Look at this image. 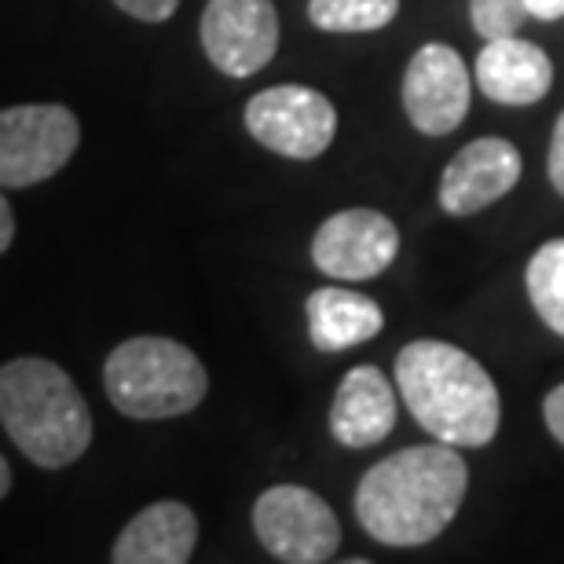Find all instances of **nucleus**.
<instances>
[{"label": "nucleus", "instance_id": "9", "mask_svg": "<svg viewBox=\"0 0 564 564\" xmlns=\"http://www.w3.org/2000/svg\"><path fill=\"white\" fill-rule=\"evenodd\" d=\"M469 66L451 44H422L403 74V110L425 137H447L469 115Z\"/></svg>", "mask_w": 564, "mask_h": 564}, {"label": "nucleus", "instance_id": "1", "mask_svg": "<svg viewBox=\"0 0 564 564\" xmlns=\"http://www.w3.org/2000/svg\"><path fill=\"white\" fill-rule=\"evenodd\" d=\"M469 466L451 444H419L381 458L356 488V517L386 546H425L455 521Z\"/></svg>", "mask_w": 564, "mask_h": 564}, {"label": "nucleus", "instance_id": "10", "mask_svg": "<svg viewBox=\"0 0 564 564\" xmlns=\"http://www.w3.org/2000/svg\"><path fill=\"white\" fill-rule=\"evenodd\" d=\"M400 253V231L378 209H341L319 224L312 239V264L341 282L381 275Z\"/></svg>", "mask_w": 564, "mask_h": 564}, {"label": "nucleus", "instance_id": "22", "mask_svg": "<svg viewBox=\"0 0 564 564\" xmlns=\"http://www.w3.org/2000/svg\"><path fill=\"white\" fill-rule=\"evenodd\" d=\"M528 15L539 19V22L564 19V0H528Z\"/></svg>", "mask_w": 564, "mask_h": 564}, {"label": "nucleus", "instance_id": "24", "mask_svg": "<svg viewBox=\"0 0 564 564\" xmlns=\"http://www.w3.org/2000/svg\"><path fill=\"white\" fill-rule=\"evenodd\" d=\"M8 491H11V466L4 462V455H0V502L8 499Z\"/></svg>", "mask_w": 564, "mask_h": 564}, {"label": "nucleus", "instance_id": "8", "mask_svg": "<svg viewBox=\"0 0 564 564\" xmlns=\"http://www.w3.org/2000/svg\"><path fill=\"white\" fill-rule=\"evenodd\" d=\"M198 33L220 74L253 77L279 52V11L272 0H209Z\"/></svg>", "mask_w": 564, "mask_h": 564}, {"label": "nucleus", "instance_id": "23", "mask_svg": "<svg viewBox=\"0 0 564 564\" xmlns=\"http://www.w3.org/2000/svg\"><path fill=\"white\" fill-rule=\"evenodd\" d=\"M11 239H15V213H11L8 198L0 195V253L8 250Z\"/></svg>", "mask_w": 564, "mask_h": 564}, {"label": "nucleus", "instance_id": "2", "mask_svg": "<svg viewBox=\"0 0 564 564\" xmlns=\"http://www.w3.org/2000/svg\"><path fill=\"white\" fill-rule=\"evenodd\" d=\"M397 389L414 422L440 444L484 447L499 433V389L466 348L411 341L397 356Z\"/></svg>", "mask_w": 564, "mask_h": 564}, {"label": "nucleus", "instance_id": "11", "mask_svg": "<svg viewBox=\"0 0 564 564\" xmlns=\"http://www.w3.org/2000/svg\"><path fill=\"white\" fill-rule=\"evenodd\" d=\"M521 151L502 137H480L466 143L451 158L440 176V206L451 217H473V213L495 206L521 180Z\"/></svg>", "mask_w": 564, "mask_h": 564}, {"label": "nucleus", "instance_id": "19", "mask_svg": "<svg viewBox=\"0 0 564 564\" xmlns=\"http://www.w3.org/2000/svg\"><path fill=\"white\" fill-rule=\"evenodd\" d=\"M115 4L140 22H165L176 15L180 0H115Z\"/></svg>", "mask_w": 564, "mask_h": 564}, {"label": "nucleus", "instance_id": "3", "mask_svg": "<svg viewBox=\"0 0 564 564\" xmlns=\"http://www.w3.org/2000/svg\"><path fill=\"white\" fill-rule=\"evenodd\" d=\"M0 422L11 444L41 469H66L93 444V411L74 378L41 356L0 367Z\"/></svg>", "mask_w": 564, "mask_h": 564}, {"label": "nucleus", "instance_id": "4", "mask_svg": "<svg viewBox=\"0 0 564 564\" xmlns=\"http://www.w3.org/2000/svg\"><path fill=\"white\" fill-rule=\"evenodd\" d=\"M104 389L126 419L162 422L195 411L209 392V375L187 345L143 334L107 356Z\"/></svg>", "mask_w": 564, "mask_h": 564}, {"label": "nucleus", "instance_id": "21", "mask_svg": "<svg viewBox=\"0 0 564 564\" xmlns=\"http://www.w3.org/2000/svg\"><path fill=\"white\" fill-rule=\"evenodd\" d=\"M543 419L557 444H564V381L557 389H550V397L543 400Z\"/></svg>", "mask_w": 564, "mask_h": 564}, {"label": "nucleus", "instance_id": "6", "mask_svg": "<svg viewBox=\"0 0 564 564\" xmlns=\"http://www.w3.org/2000/svg\"><path fill=\"white\" fill-rule=\"evenodd\" d=\"M253 532L275 561L319 564L341 546V524L319 495L301 484H275L253 502Z\"/></svg>", "mask_w": 564, "mask_h": 564}, {"label": "nucleus", "instance_id": "14", "mask_svg": "<svg viewBox=\"0 0 564 564\" xmlns=\"http://www.w3.org/2000/svg\"><path fill=\"white\" fill-rule=\"evenodd\" d=\"M198 546V517L187 502H151L115 539V564H184Z\"/></svg>", "mask_w": 564, "mask_h": 564}, {"label": "nucleus", "instance_id": "13", "mask_svg": "<svg viewBox=\"0 0 564 564\" xmlns=\"http://www.w3.org/2000/svg\"><path fill=\"white\" fill-rule=\"evenodd\" d=\"M397 392L378 367H352L330 403V433L345 447H375L397 425Z\"/></svg>", "mask_w": 564, "mask_h": 564}, {"label": "nucleus", "instance_id": "15", "mask_svg": "<svg viewBox=\"0 0 564 564\" xmlns=\"http://www.w3.org/2000/svg\"><path fill=\"white\" fill-rule=\"evenodd\" d=\"M304 315H308V337L319 352H345V348L370 341L386 326L378 301L345 286L315 290L304 301Z\"/></svg>", "mask_w": 564, "mask_h": 564}, {"label": "nucleus", "instance_id": "12", "mask_svg": "<svg viewBox=\"0 0 564 564\" xmlns=\"http://www.w3.org/2000/svg\"><path fill=\"white\" fill-rule=\"evenodd\" d=\"M480 93L502 107H535L554 85V63L539 44L517 37H495L477 55Z\"/></svg>", "mask_w": 564, "mask_h": 564}, {"label": "nucleus", "instance_id": "18", "mask_svg": "<svg viewBox=\"0 0 564 564\" xmlns=\"http://www.w3.org/2000/svg\"><path fill=\"white\" fill-rule=\"evenodd\" d=\"M469 19L484 41H495L517 33L532 15H528V0H469Z\"/></svg>", "mask_w": 564, "mask_h": 564}, {"label": "nucleus", "instance_id": "20", "mask_svg": "<svg viewBox=\"0 0 564 564\" xmlns=\"http://www.w3.org/2000/svg\"><path fill=\"white\" fill-rule=\"evenodd\" d=\"M546 173H550V184L564 198V110L554 126V137H550V158H546Z\"/></svg>", "mask_w": 564, "mask_h": 564}, {"label": "nucleus", "instance_id": "5", "mask_svg": "<svg viewBox=\"0 0 564 564\" xmlns=\"http://www.w3.org/2000/svg\"><path fill=\"white\" fill-rule=\"evenodd\" d=\"M82 126L63 104H22L0 110V191L52 180L77 154Z\"/></svg>", "mask_w": 564, "mask_h": 564}, {"label": "nucleus", "instance_id": "7", "mask_svg": "<svg viewBox=\"0 0 564 564\" xmlns=\"http://www.w3.org/2000/svg\"><path fill=\"white\" fill-rule=\"evenodd\" d=\"M250 137L293 162H312L337 137V110L319 88L275 85L246 104Z\"/></svg>", "mask_w": 564, "mask_h": 564}, {"label": "nucleus", "instance_id": "16", "mask_svg": "<svg viewBox=\"0 0 564 564\" xmlns=\"http://www.w3.org/2000/svg\"><path fill=\"white\" fill-rule=\"evenodd\" d=\"M528 301L550 330L564 337V239L539 246L528 261Z\"/></svg>", "mask_w": 564, "mask_h": 564}, {"label": "nucleus", "instance_id": "17", "mask_svg": "<svg viewBox=\"0 0 564 564\" xmlns=\"http://www.w3.org/2000/svg\"><path fill=\"white\" fill-rule=\"evenodd\" d=\"M400 0H308V19L326 33H375L389 26Z\"/></svg>", "mask_w": 564, "mask_h": 564}]
</instances>
